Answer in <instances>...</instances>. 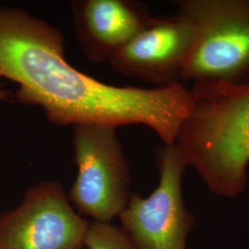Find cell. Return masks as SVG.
I'll return each instance as SVG.
<instances>
[{"label": "cell", "mask_w": 249, "mask_h": 249, "mask_svg": "<svg viewBox=\"0 0 249 249\" xmlns=\"http://www.w3.org/2000/svg\"><path fill=\"white\" fill-rule=\"evenodd\" d=\"M176 145L217 196L235 197L249 180V80L194 83Z\"/></svg>", "instance_id": "2"}, {"label": "cell", "mask_w": 249, "mask_h": 249, "mask_svg": "<svg viewBox=\"0 0 249 249\" xmlns=\"http://www.w3.org/2000/svg\"><path fill=\"white\" fill-rule=\"evenodd\" d=\"M88 249H136L122 228L110 223H89L84 239Z\"/></svg>", "instance_id": "9"}, {"label": "cell", "mask_w": 249, "mask_h": 249, "mask_svg": "<svg viewBox=\"0 0 249 249\" xmlns=\"http://www.w3.org/2000/svg\"><path fill=\"white\" fill-rule=\"evenodd\" d=\"M18 85L17 101L42 108L53 124H143L176 143L192 107L183 83L164 88L116 86L67 61L62 33L27 10L0 6V80Z\"/></svg>", "instance_id": "1"}, {"label": "cell", "mask_w": 249, "mask_h": 249, "mask_svg": "<svg viewBox=\"0 0 249 249\" xmlns=\"http://www.w3.org/2000/svg\"><path fill=\"white\" fill-rule=\"evenodd\" d=\"M71 8L78 43L94 64L108 62L152 18L146 5L135 0H74Z\"/></svg>", "instance_id": "8"}, {"label": "cell", "mask_w": 249, "mask_h": 249, "mask_svg": "<svg viewBox=\"0 0 249 249\" xmlns=\"http://www.w3.org/2000/svg\"><path fill=\"white\" fill-rule=\"evenodd\" d=\"M12 95V91L8 89H5L0 83V101H6L10 98Z\"/></svg>", "instance_id": "10"}, {"label": "cell", "mask_w": 249, "mask_h": 249, "mask_svg": "<svg viewBox=\"0 0 249 249\" xmlns=\"http://www.w3.org/2000/svg\"><path fill=\"white\" fill-rule=\"evenodd\" d=\"M196 31L187 18L152 17L147 25L108 63L114 71L154 84L156 88L182 82V76L194 50Z\"/></svg>", "instance_id": "7"}, {"label": "cell", "mask_w": 249, "mask_h": 249, "mask_svg": "<svg viewBox=\"0 0 249 249\" xmlns=\"http://www.w3.org/2000/svg\"><path fill=\"white\" fill-rule=\"evenodd\" d=\"M159 184L146 197L131 194L118 216L136 249H186L195 219L184 202L182 181L187 161L176 143L157 149Z\"/></svg>", "instance_id": "5"}, {"label": "cell", "mask_w": 249, "mask_h": 249, "mask_svg": "<svg viewBox=\"0 0 249 249\" xmlns=\"http://www.w3.org/2000/svg\"><path fill=\"white\" fill-rule=\"evenodd\" d=\"M89 224L59 182L42 181L0 213V249H82Z\"/></svg>", "instance_id": "6"}, {"label": "cell", "mask_w": 249, "mask_h": 249, "mask_svg": "<svg viewBox=\"0 0 249 249\" xmlns=\"http://www.w3.org/2000/svg\"><path fill=\"white\" fill-rule=\"evenodd\" d=\"M77 177L68 197L80 215L110 223L124 211L131 196V173L116 128L78 124L72 128Z\"/></svg>", "instance_id": "4"}, {"label": "cell", "mask_w": 249, "mask_h": 249, "mask_svg": "<svg viewBox=\"0 0 249 249\" xmlns=\"http://www.w3.org/2000/svg\"><path fill=\"white\" fill-rule=\"evenodd\" d=\"M176 5L196 31L182 82L249 81V0H180Z\"/></svg>", "instance_id": "3"}]
</instances>
